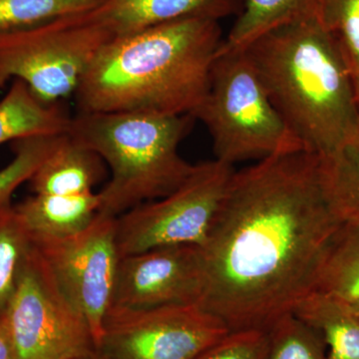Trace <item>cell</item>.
I'll return each mask as SVG.
<instances>
[{
	"instance_id": "obj_21",
	"label": "cell",
	"mask_w": 359,
	"mask_h": 359,
	"mask_svg": "<svg viewBox=\"0 0 359 359\" xmlns=\"http://www.w3.org/2000/svg\"><path fill=\"white\" fill-rule=\"evenodd\" d=\"M32 242L13 204L0 207V316L6 313Z\"/></svg>"
},
{
	"instance_id": "obj_24",
	"label": "cell",
	"mask_w": 359,
	"mask_h": 359,
	"mask_svg": "<svg viewBox=\"0 0 359 359\" xmlns=\"http://www.w3.org/2000/svg\"><path fill=\"white\" fill-rule=\"evenodd\" d=\"M60 136H39L14 142V157L0 169V207L11 204L14 192L29 181Z\"/></svg>"
},
{
	"instance_id": "obj_16",
	"label": "cell",
	"mask_w": 359,
	"mask_h": 359,
	"mask_svg": "<svg viewBox=\"0 0 359 359\" xmlns=\"http://www.w3.org/2000/svg\"><path fill=\"white\" fill-rule=\"evenodd\" d=\"M313 292L341 302L359 299V217L344 219L335 231Z\"/></svg>"
},
{
	"instance_id": "obj_8",
	"label": "cell",
	"mask_w": 359,
	"mask_h": 359,
	"mask_svg": "<svg viewBox=\"0 0 359 359\" xmlns=\"http://www.w3.org/2000/svg\"><path fill=\"white\" fill-rule=\"evenodd\" d=\"M233 173V166L216 159L195 165L173 192L118 217L120 257L172 245L203 247Z\"/></svg>"
},
{
	"instance_id": "obj_27",
	"label": "cell",
	"mask_w": 359,
	"mask_h": 359,
	"mask_svg": "<svg viewBox=\"0 0 359 359\" xmlns=\"http://www.w3.org/2000/svg\"><path fill=\"white\" fill-rule=\"evenodd\" d=\"M348 308L351 313L353 314L354 318L359 321V299H354L351 302H344Z\"/></svg>"
},
{
	"instance_id": "obj_7",
	"label": "cell",
	"mask_w": 359,
	"mask_h": 359,
	"mask_svg": "<svg viewBox=\"0 0 359 359\" xmlns=\"http://www.w3.org/2000/svg\"><path fill=\"white\" fill-rule=\"evenodd\" d=\"M4 316L15 359L97 358L88 323L33 245Z\"/></svg>"
},
{
	"instance_id": "obj_19",
	"label": "cell",
	"mask_w": 359,
	"mask_h": 359,
	"mask_svg": "<svg viewBox=\"0 0 359 359\" xmlns=\"http://www.w3.org/2000/svg\"><path fill=\"white\" fill-rule=\"evenodd\" d=\"M320 164L335 212L342 221L359 217V127L337 152L320 159Z\"/></svg>"
},
{
	"instance_id": "obj_1",
	"label": "cell",
	"mask_w": 359,
	"mask_h": 359,
	"mask_svg": "<svg viewBox=\"0 0 359 359\" xmlns=\"http://www.w3.org/2000/svg\"><path fill=\"white\" fill-rule=\"evenodd\" d=\"M325 189L320 157L276 155L236 172L203 247L200 306L230 332H266L313 292L342 223Z\"/></svg>"
},
{
	"instance_id": "obj_18",
	"label": "cell",
	"mask_w": 359,
	"mask_h": 359,
	"mask_svg": "<svg viewBox=\"0 0 359 359\" xmlns=\"http://www.w3.org/2000/svg\"><path fill=\"white\" fill-rule=\"evenodd\" d=\"M320 0H244L242 11L219 51L243 49L262 34L297 18L318 13Z\"/></svg>"
},
{
	"instance_id": "obj_25",
	"label": "cell",
	"mask_w": 359,
	"mask_h": 359,
	"mask_svg": "<svg viewBox=\"0 0 359 359\" xmlns=\"http://www.w3.org/2000/svg\"><path fill=\"white\" fill-rule=\"evenodd\" d=\"M268 334L263 330L231 332L196 359H266Z\"/></svg>"
},
{
	"instance_id": "obj_23",
	"label": "cell",
	"mask_w": 359,
	"mask_h": 359,
	"mask_svg": "<svg viewBox=\"0 0 359 359\" xmlns=\"http://www.w3.org/2000/svg\"><path fill=\"white\" fill-rule=\"evenodd\" d=\"M318 15L344 53L359 99V0H320Z\"/></svg>"
},
{
	"instance_id": "obj_4",
	"label": "cell",
	"mask_w": 359,
	"mask_h": 359,
	"mask_svg": "<svg viewBox=\"0 0 359 359\" xmlns=\"http://www.w3.org/2000/svg\"><path fill=\"white\" fill-rule=\"evenodd\" d=\"M192 115L151 112H78L68 135L100 156L111 177L98 192V214L118 217L161 199L192 173L179 153Z\"/></svg>"
},
{
	"instance_id": "obj_2",
	"label": "cell",
	"mask_w": 359,
	"mask_h": 359,
	"mask_svg": "<svg viewBox=\"0 0 359 359\" xmlns=\"http://www.w3.org/2000/svg\"><path fill=\"white\" fill-rule=\"evenodd\" d=\"M223 40L219 21L201 18L113 37L78 87V112L193 116Z\"/></svg>"
},
{
	"instance_id": "obj_14",
	"label": "cell",
	"mask_w": 359,
	"mask_h": 359,
	"mask_svg": "<svg viewBox=\"0 0 359 359\" xmlns=\"http://www.w3.org/2000/svg\"><path fill=\"white\" fill-rule=\"evenodd\" d=\"M100 156L65 134L37 168L28 183L33 194L80 195L94 192L105 174Z\"/></svg>"
},
{
	"instance_id": "obj_28",
	"label": "cell",
	"mask_w": 359,
	"mask_h": 359,
	"mask_svg": "<svg viewBox=\"0 0 359 359\" xmlns=\"http://www.w3.org/2000/svg\"><path fill=\"white\" fill-rule=\"evenodd\" d=\"M77 359H98L97 358H77Z\"/></svg>"
},
{
	"instance_id": "obj_9",
	"label": "cell",
	"mask_w": 359,
	"mask_h": 359,
	"mask_svg": "<svg viewBox=\"0 0 359 359\" xmlns=\"http://www.w3.org/2000/svg\"><path fill=\"white\" fill-rule=\"evenodd\" d=\"M230 330L198 304L111 308L96 347L98 359H196Z\"/></svg>"
},
{
	"instance_id": "obj_20",
	"label": "cell",
	"mask_w": 359,
	"mask_h": 359,
	"mask_svg": "<svg viewBox=\"0 0 359 359\" xmlns=\"http://www.w3.org/2000/svg\"><path fill=\"white\" fill-rule=\"evenodd\" d=\"M105 0H0V35L43 25L49 21L92 13Z\"/></svg>"
},
{
	"instance_id": "obj_6",
	"label": "cell",
	"mask_w": 359,
	"mask_h": 359,
	"mask_svg": "<svg viewBox=\"0 0 359 359\" xmlns=\"http://www.w3.org/2000/svg\"><path fill=\"white\" fill-rule=\"evenodd\" d=\"M112 39L93 11L0 35V88L20 80L42 102L60 104Z\"/></svg>"
},
{
	"instance_id": "obj_13",
	"label": "cell",
	"mask_w": 359,
	"mask_h": 359,
	"mask_svg": "<svg viewBox=\"0 0 359 359\" xmlns=\"http://www.w3.org/2000/svg\"><path fill=\"white\" fill-rule=\"evenodd\" d=\"M100 207L98 193L80 195L33 194L14 205L32 243L61 240L85 230Z\"/></svg>"
},
{
	"instance_id": "obj_5",
	"label": "cell",
	"mask_w": 359,
	"mask_h": 359,
	"mask_svg": "<svg viewBox=\"0 0 359 359\" xmlns=\"http://www.w3.org/2000/svg\"><path fill=\"white\" fill-rule=\"evenodd\" d=\"M193 117L209 130L216 160L231 166L304 150L243 49L217 53L209 88Z\"/></svg>"
},
{
	"instance_id": "obj_26",
	"label": "cell",
	"mask_w": 359,
	"mask_h": 359,
	"mask_svg": "<svg viewBox=\"0 0 359 359\" xmlns=\"http://www.w3.org/2000/svg\"><path fill=\"white\" fill-rule=\"evenodd\" d=\"M0 359H15L4 316H0Z\"/></svg>"
},
{
	"instance_id": "obj_3",
	"label": "cell",
	"mask_w": 359,
	"mask_h": 359,
	"mask_svg": "<svg viewBox=\"0 0 359 359\" xmlns=\"http://www.w3.org/2000/svg\"><path fill=\"white\" fill-rule=\"evenodd\" d=\"M243 50L304 150L327 159L358 131L353 75L318 13L273 28Z\"/></svg>"
},
{
	"instance_id": "obj_10",
	"label": "cell",
	"mask_w": 359,
	"mask_h": 359,
	"mask_svg": "<svg viewBox=\"0 0 359 359\" xmlns=\"http://www.w3.org/2000/svg\"><path fill=\"white\" fill-rule=\"evenodd\" d=\"M116 219L97 214L90 226L77 235L32 243L63 294L88 323L96 347L112 306L121 257Z\"/></svg>"
},
{
	"instance_id": "obj_11",
	"label": "cell",
	"mask_w": 359,
	"mask_h": 359,
	"mask_svg": "<svg viewBox=\"0 0 359 359\" xmlns=\"http://www.w3.org/2000/svg\"><path fill=\"white\" fill-rule=\"evenodd\" d=\"M205 287L202 250L172 245L120 257L111 308L198 304Z\"/></svg>"
},
{
	"instance_id": "obj_15",
	"label": "cell",
	"mask_w": 359,
	"mask_h": 359,
	"mask_svg": "<svg viewBox=\"0 0 359 359\" xmlns=\"http://www.w3.org/2000/svg\"><path fill=\"white\" fill-rule=\"evenodd\" d=\"M71 119L60 104L42 102L25 82L13 80L0 100V146L32 137L67 134Z\"/></svg>"
},
{
	"instance_id": "obj_17",
	"label": "cell",
	"mask_w": 359,
	"mask_h": 359,
	"mask_svg": "<svg viewBox=\"0 0 359 359\" xmlns=\"http://www.w3.org/2000/svg\"><path fill=\"white\" fill-rule=\"evenodd\" d=\"M294 313L320 334L328 359H359V321L344 302L311 292Z\"/></svg>"
},
{
	"instance_id": "obj_12",
	"label": "cell",
	"mask_w": 359,
	"mask_h": 359,
	"mask_svg": "<svg viewBox=\"0 0 359 359\" xmlns=\"http://www.w3.org/2000/svg\"><path fill=\"white\" fill-rule=\"evenodd\" d=\"M244 0H105L94 18L113 37L185 18L221 21L238 16Z\"/></svg>"
},
{
	"instance_id": "obj_22",
	"label": "cell",
	"mask_w": 359,
	"mask_h": 359,
	"mask_svg": "<svg viewBox=\"0 0 359 359\" xmlns=\"http://www.w3.org/2000/svg\"><path fill=\"white\" fill-rule=\"evenodd\" d=\"M266 334V359H328L320 334L294 313L278 318Z\"/></svg>"
}]
</instances>
